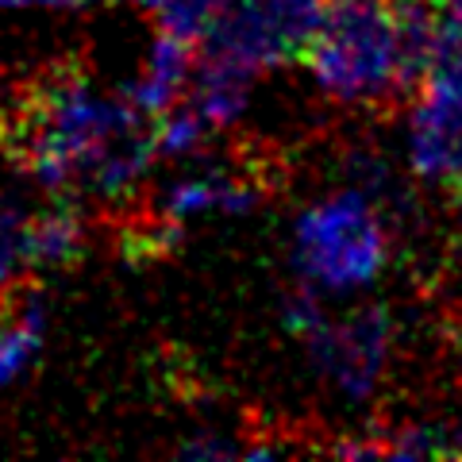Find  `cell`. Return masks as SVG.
Returning <instances> with one entry per match:
<instances>
[{
  "instance_id": "cell-1",
  "label": "cell",
  "mask_w": 462,
  "mask_h": 462,
  "mask_svg": "<svg viewBox=\"0 0 462 462\" xmlns=\"http://www.w3.org/2000/svg\"><path fill=\"white\" fill-rule=\"evenodd\" d=\"M132 97H105L74 66H58L27 93L12 120L8 151L47 193L89 189L93 173L127 139L147 132Z\"/></svg>"
},
{
  "instance_id": "cell-2",
  "label": "cell",
  "mask_w": 462,
  "mask_h": 462,
  "mask_svg": "<svg viewBox=\"0 0 462 462\" xmlns=\"http://www.w3.org/2000/svg\"><path fill=\"white\" fill-rule=\"evenodd\" d=\"M300 62L339 105H374L409 89L397 0H328Z\"/></svg>"
},
{
  "instance_id": "cell-3",
  "label": "cell",
  "mask_w": 462,
  "mask_h": 462,
  "mask_svg": "<svg viewBox=\"0 0 462 462\" xmlns=\"http://www.w3.org/2000/svg\"><path fill=\"white\" fill-rule=\"evenodd\" d=\"M389 263V236L374 197L343 189L309 205L293 224V270L316 293H355L378 282Z\"/></svg>"
},
{
  "instance_id": "cell-4",
  "label": "cell",
  "mask_w": 462,
  "mask_h": 462,
  "mask_svg": "<svg viewBox=\"0 0 462 462\" xmlns=\"http://www.w3.org/2000/svg\"><path fill=\"white\" fill-rule=\"evenodd\" d=\"M328 0H224L205 35V51L227 54L254 74L305 58L320 32Z\"/></svg>"
},
{
  "instance_id": "cell-5",
  "label": "cell",
  "mask_w": 462,
  "mask_h": 462,
  "mask_svg": "<svg viewBox=\"0 0 462 462\" xmlns=\"http://www.w3.org/2000/svg\"><path fill=\"white\" fill-rule=\"evenodd\" d=\"M409 166L420 181L462 193V47H436L409 116Z\"/></svg>"
},
{
  "instance_id": "cell-6",
  "label": "cell",
  "mask_w": 462,
  "mask_h": 462,
  "mask_svg": "<svg viewBox=\"0 0 462 462\" xmlns=\"http://www.w3.org/2000/svg\"><path fill=\"white\" fill-rule=\"evenodd\" d=\"M312 366L339 389L346 401H366L382 382L389 346H393V320L385 309H358L346 320H324L305 336Z\"/></svg>"
},
{
  "instance_id": "cell-7",
  "label": "cell",
  "mask_w": 462,
  "mask_h": 462,
  "mask_svg": "<svg viewBox=\"0 0 462 462\" xmlns=\"http://www.w3.org/2000/svg\"><path fill=\"white\" fill-rule=\"evenodd\" d=\"M263 181L247 178V173H231V170H205L193 173V178H178L162 193V205L158 216L166 220L185 224L189 216L200 212H227V216H243L251 212L258 200H263Z\"/></svg>"
},
{
  "instance_id": "cell-8",
  "label": "cell",
  "mask_w": 462,
  "mask_h": 462,
  "mask_svg": "<svg viewBox=\"0 0 462 462\" xmlns=\"http://www.w3.org/2000/svg\"><path fill=\"white\" fill-rule=\"evenodd\" d=\"M197 69V54H193V39L173 35L166 27H158V35L147 51V62H143L139 78L132 85V105L154 124L162 112H170L178 105V97L185 93V85L193 81Z\"/></svg>"
},
{
  "instance_id": "cell-9",
  "label": "cell",
  "mask_w": 462,
  "mask_h": 462,
  "mask_svg": "<svg viewBox=\"0 0 462 462\" xmlns=\"http://www.w3.org/2000/svg\"><path fill=\"white\" fill-rule=\"evenodd\" d=\"M254 78H258L254 69L236 62V58L205 51L197 58V69H193V81H189V93H193L189 105L212 124V132L231 127L243 112H247Z\"/></svg>"
},
{
  "instance_id": "cell-10",
  "label": "cell",
  "mask_w": 462,
  "mask_h": 462,
  "mask_svg": "<svg viewBox=\"0 0 462 462\" xmlns=\"http://www.w3.org/2000/svg\"><path fill=\"white\" fill-rule=\"evenodd\" d=\"M81 247L85 227L69 208H47L27 220V263H32V270L78 263Z\"/></svg>"
},
{
  "instance_id": "cell-11",
  "label": "cell",
  "mask_w": 462,
  "mask_h": 462,
  "mask_svg": "<svg viewBox=\"0 0 462 462\" xmlns=\"http://www.w3.org/2000/svg\"><path fill=\"white\" fill-rule=\"evenodd\" d=\"M42 324H47V316H42L39 297H23L16 309L0 316V385L16 382L35 363L42 346Z\"/></svg>"
},
{
  "instance_id": "cell-12",
  "label": "cell",
  "mask_w": 462,
  "mask_h": 462,
  "mask_svg": "<svg viewBox=\"0 0 462 462\" xmlns=\"http://www.w3.org/2000/svg\"><path fill=\"white\" fill-rule=\"evenodd\" d=\"M212 124L193 105H173L154 120V147L162 158H185L197 154L208 143Z\"/></svg>"
},
{
  "instance_id": "cell-13",
  "label": "cell",
  "mask_w": 462,
  "mask_h": 462,
  "mask_svg": "<svg viewBox=\"0 0 462 462\" xmlns=\"http://www.w3.org/2000/svg\"><path fill=\"white\" fill-rule=\"evenodd\" d=\"M389 458H458L462 424H416L385 439Z\"/></svg>"
},
{
  "instance_id": "cell-14",
  "label": "cell",
  "mask_w": 462,
  "mask_h": 462,
  "mask_svg": "<svg viewBox=\"0 0 462 462\" xmlns=\"http://www.w3.org/2000/svg\"><path fill=\"white\" fill-rule=\"evenodd\" d=\"M27 216L16 200H0V289L8 282H16L23 270H32L27 263Z\"/></svg>"
},
{
  "instance_id": "cell-15",
  "label": "cell",
  "mask_w": 462,
  "mask_h": 462,
  "mask_svg": "<svg viewBox=\"0 0 462 462\" xmlns=\"http://www.w3.org/2000/svg\"><path fill=\"white\" fill-rule=\"evenodd\" d=\"M181 455L185 458H239L243 455V447L239 443H227L220 436H200V439H189V443H181Z\"/></svg>"
},
{
  "instance_id": "cell-16",
  "label": "cell",
  "mask_w": 462,
  "mask_h": 462,
  "mask_svg": "<svg viewBox=\"0 0 462 462\" xmlns=\"http://www.w3.org/2000/svg\"><path fill=\"white\" fill-rule=\"evenodd\" d=\"M97 0H0V8H85Z\"/></svg>"
}]
</instances>
